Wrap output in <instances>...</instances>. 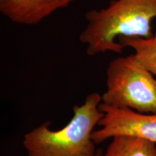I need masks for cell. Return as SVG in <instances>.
I'll return each mask as SVG.
<instances>
[{
	"label": "cell",
	"instance_id": "1",
	"mask_svg": "<svg viewBox=\"0 0 156 156\" xmlns=\"http://www.w3.org/2000/svg\"><path fill=\"white\" fill-rule=\"evenodd\" d=\"M80 35L88 56L106 52L121 54V38H151L156 18V0H112L105 8L90 10Z\"/></svg>",
	"mask_w": 156,
	"mask_h": 156
},
{
	"label": "cell",
	"instance_id": "2",
	"mask_svg": "<svg viewBox=\"0 0 156 156\" xmlns=\"http://www.w3.org/2000/svg\"><path fill=\"white\" fill-rule=\"evenodd\" d=\"M101 102V95L90 93L83 104L73 107V118L61 129L51 130L47 121L25 134L23 144L28 156H95L91 136L103 116Z\"/></svg>",
	"mask_w": 156,
	"mask_h": 156
},
{
	"label": "cell",
	"instance_id": "3",
	"mask_svg": "<svg viewBox=\"0 0 156 156\" xmlns=\"http://www.w3.org/2000/svg\"><path fill=\"white\" fill-rule=\"evenodd\" d=\"M135 54L115 58L106 69L102 103L140 113L156 114V79Z\"/></svg>",
	"mask_w": 156,
	"mask_h": 156
},
{
	"label": "cell",
	"instance_id": "4",
	"mask_svg": "<svg viewBox=\"0 0 156 156\" xmlns=\"http://www.w3.org/2000/svg\"><path fill=\"white\" fill-rule=\"evenodd\" d=\"M103 116L92 133L95 145L116 136H132L156 145V114H143L128 108H118L101 103Z\"/></svg>",
	"mask_w": 156,
	"mask_h": 156
},
{
	"label": "cell",
	"instance_id": "5",
	"mask_svg": "<svg viewBox=\"0 0 156 156\" xmlns=\"http://www.w3.org/2000/svg\"><path fill=\"white\" fill-rule=\"evenodd\" d=\"M76 0H0V12L12 23L36 25Z\"/></svg>",
	"mask_w": 156,
	"mask_h": 156
},
{
	"label": "cell",
	"instance_id": "6",
	"mask_svg": "<svg viewBox=\"0 0 156 156\" xmlns=\"http://www.w3.org/2000/svg\"><path fill=\"white\" fill-rule=\"evenodd\" d=\"M101 156H156V145L132 136H116Z\"/></svg>",
	"mask_w": 156,
	"mask_h": 156
},
{
	"label": "cell",
	"instance_id": "7",
	"mask_svg": "<svg viewBox=\"0 0 156 156\" xmlns=\"http://www.w3.org/2000/svg\"><path fill=\"white\" fill-rule=\"evenodd\" d=\"M123 47L132 48L137 59L156 77V34L151 38H121Z\"/></svg>",
	"mask_w": 156,
	"mask_h": 156
},
{
	"label": "cell",
	"instance_id": "8",
	"mask_svg": "<svg viewBox=\"0 0 156 156\" xmlns=\"http://www.w3.org/2000/svg\"><path fill=\"white\" fill-rule=\"evenodd\" d=\"M101 155H102V154H101L100 151H98L96 155H95V156H101Z\"/></svg>",
	"mask_w": 156,
	"mask_h": 156
}]
</instances>
